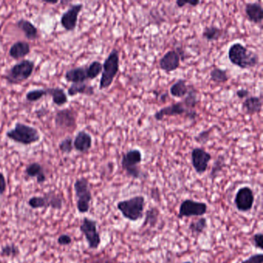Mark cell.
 Listing matches in <instances>:
<instances>
[{
    "label": "cell",
    "instance_id": "cell-15",
    "mask_svg": "<svg viewBox=\"0 0 263 263\" xmlns=\"http://www.w3.org/2000/svg\"><path fill=\"white\" fill-rule=\"evenodd\" d=\"M181 63V55L177 50H169L161 58L159 66L167 73L174 71L178 69Z\"/></svg>",
    "mask_w": 263,
    "mask_h": 263
},
{
    "label": "cell",
    "instance_id": "cell-16",
    "mask_svg": "<svg viewBox=\"0 0 263 263\" xmlns=\"http://www.w3.org/2000/svg\"><path fill=\"white\" fill-rule=\"evenodd\" d=\"M73 149L80 153L86 154L92 147L93 139L89 133L81 131L75 136L73 141Z\"/></svg>",
    "mask_w": 263,
    "mask_h": 263
},
{
    "label": "cell",
    "instance_id": "cell-46",
    "mask_svg": "<svg viewBox=\"0 0 263 263\" xmlns=\"http://www.w3.org/2000/svg\"><path fill=\"white\" fill-rule=\"evenodd\" d=\"M200 4L201 2L199 0H189V1L187 0V5L189 4V5H191L192 7H197Z\"/></svg>",
    "mask_w": 263,
    "mask_h": 263
},
{
    "label": "cell",
    "instance_id": "cell-43",
    "mask_svg": "<svg viewBox=\"0 0 263 263\" xmlns=\"http://www.w3.org/2000/svg\"><path fill=\"white\" fill-rule=\"evenodd\" d=\"M236 96H237L239 99H245L247 98V97H249V94H250V92H249V91H248V90L246 89H240L238 90V91H236Z\"/></svg>",
    "mask_w": 263,
    "mask_h": 263
},
{
    "label": "cell",
    "instance_id": "cell-24",
    "mask_svg": "<svg viewBox=\"0 0 263 263\" xmlns=\"http://www.w3.org/2000/svg\"><path fill=\"white\" fill-rule=\"evenodd\" d=\"M67 94L69 97H74L78 94L93 96L94 94V87L87 83L72 84L68 88Z\"/></svg>",
    "mask_w": 263,
    "mask_h": 263
},
{
    "label": "cell",
    "instance_id": "cell-14",
    "mask_svg": "<svg viewBox=\"0 0 263 263\" xmlns=\"http://www.w3.org/2000/svg\"><path fill=\"white\" fill-rule=\"evenodd\" d=\"M84 5L82 4H73L69 6L66 12L63 13L60 18V24L66 31L75 30L78 25V16L83 10Z\"/></svg>",
    "mask_w": 263,
    "mask_h": 263
},
{
    "label": "cell",
    "instance_id": "cell-10",
    "mask_svg": "<svg viewBox=\"0 0 263 263\" xmlns=\"http://www.w3.org/2000/svg\"><path fill=\"white\" fill-rule=\"evenodd\" d=\"M186 115L191 120H196L198 115L195 110H190L184 107L182 101L162 107L155 114V119L158 121H162L165 117H175L180 115Z\"/></svg>",
    "mask_w": 263,
    "mask_h": 263
},
{
    "label": "cell",
    "instance_id": "cell-45",
    "mask_svg": "<svg viewBox=\"0 0 263 263\" xmlns=\"http://www.w3.org/2000/svg\"><path fill=\"white\" fill-rule=\"evenodd\" d=\"M176 5L178 6V8H182L187 5V0H177Z\"/></svg>",
    "mask_w": 263,
    "mask_h": 263
},
{
    "label": "cell",
    "instance_id": "cell-34",
    "mask_svg": "<svg viewBox=\"0 0 263 263\" xmlns=\"http://www.w3.org/2000/svg\"><path fill=\"white\" fill-rule=\"evenodd\" d=\"M224 167H226V159H224V156L219 155V156L218 157V159L214 162L213 165H212V170H211V173H210V177H211L212 179H215L216 177L218 176V174L222 171Z\"/></svg>",
    "mask_w": 263,
    "mask_h": 263
},
{
    "label": "cell",
    "instance_id": "cell-9",
    "mask_svg": "<svg viewBox=\"0 0 263 263\" xmlns=\"http://www.w3.org/2000/svg\"><path fill=\"white\" fill-rule=\"evenodd\" d=\"M207 211L208 205L205 202L185 199L180 205L178 217L179 218L202 217L207 213Z\"/></svg>",
    "mask_w": 263,
    "mask_h": 263
},
{
    "label": "cell",
    "instance_id": "cell-41",
    "mask_svg": "<svg viewBox=\"0 0 263 263\" xmlns=\"http://www.w3.org/2000/svg\"><path fill=\"white\" fill-rule=\"evenodd\" d=\"M59 245L62 246H68L72 243L71 236L68 234H62L57 239Z\"/></svg>",
    "mask_w": 263,
    "mask_h": 263
},
{
    "label": "cell",
    "instance_id": "cell-25",
    "mask_svg": "<svg viewBox=\"0 0 263 263\" xmlns=\"http://www.w3.org/2000/svg\"><path fill=\"white\" fill-rule=\"evenodd\" d=\"M47 95L51 96L52 100L58 107H62L68 102L67 94L60 87H50L45 88Z\"/></svg>",
    "mask_w": 263,
    "mask_h": 263
},
{
    "label": "cell",
    "instance_id": "cell-35",
    "mask_svg": "<svg viewBox=\"0 0 263 263\" xmlns=\"http://www.w3.org/2000/svg\"><path fill=\"white\" fill-rule=\"evenodd\" d=\"M47 96V91L46 89H35L32 91H28L26 94V100L30 103L38 101V100L42 99L43 97Z\"/></svg>",
    "mask_w": 263,
    "mask_h": 263
},
{
    "label": "cell",
    "instance_id": "cell-18",
    "mask_svg": "<svg viewBox=\"0 0 263 263\" xmlns=\"http://www.w3.org/2000/svg\"><path fill=\"white\" fill-rule=\"evenodd\" d=\"M25 174L28 178H36V182L39 184H44L47 181V174L44 167L38 162L29 164L26 167Z\"/></svg>",
    "mask_w": 263,
    "mask_h": 263
},
{
    "label": "cell",
    "instance_id": "cell-26",
    "mask_svg": "<svg viewBox=\"0 0 263 263\" xmlns=\"http://www.w3.org/2000/svg\"><path fill=\"white\" fill-rule=\"evenodd\" d=\"M190 87L187 85V81L180 79L173 84L170 87V94L175 98H183L187 95Z\"/></svg>",
    "mask_w": 263,
    "mask_h": 263
},
{
    "label": "cell",
    "instance_id": "cell-27",
    "mask_svg": "<svg viewBox=\"0 0 263 263\" xmlns=\"http://www.w3.org/2000/svg\"><path fill=\"white\" fill-rule=\"evenodd\" d=\"M224 31L215 26H205L202 32V36L207 41H217L224 36Z\"/></svg>",
    "mask_w": 263,
    "mask_h": 263
},
{
    "label": "cell",
    "instance_id": "cell-23",
    "mask_svg": "<svg viewBox=\"0 0 263 263\" xmlns=\"http://www.w3.org/2000/svg\"><path fill=\"white\" fill-rule=\"evenodd\" d=\"M43 196L45 199L46 208H51L54 210H61L63 208L64 199L61 194L50 191Z\"/></svg>",
    "mask_w": 263,
    "mask_h": 263
},
{
    "label": "cell",
    "instance_id": "cell-49",
    "mask_svg": "<svg viewBox=\"0 0 263 263\" xmlns=\"http://www.w3.org/2000/svg\"><path fill=\"white\" fill-rule=\"evenodd\" d=\"M0 263H2V261H1V259H0Z\"/></svg>",
    "mask_w": 263,
    "mask_h": 263
},
{
    "label": "cell",
    "instance_id": "cell-19",
    "mask_svg": "<svg viewBox=\"0 0 263 263\" xmlns=\"http://www.w3.org/2000/svg\"><path fill=\"white\" fill-rule=\"evenodd\" d=\"M65 80L72 84H82L88 80L87 74V66H78L68 69L64 75Z\"/></svg>",
    "mask_w": 263,
    "mask_h": 263
},
{
    "label": "cell",
    "instance_id": "cell-32",
    "mask_svg": "<svg viewBox=\"0 0 263 263\" xmlns=\"http://www.w3.org/2000/svg\"><path fill=\"white\" fill-rule=\"evenodd\" d=\"M103 64L97 60L93 61L89 66H87V74L88 80H94L102 73Z\"/></svg>",
    "mask_w": 263,
    "mask_h": 263
},
{
    "label": "cell",
    "instance_id": "cell-8",
    "mask_svg": "<svg viewBox=\"0 0 263 263\" xmlns=\"http://www.w3.org/2000/svg\"><path fill=\"white\" fill-rule=\"evenodd\" d=\"M80 230L85 237L89 249H98L101 243V238L97 230V221L88 217H84L80 226Z\"/></svg>",
    "mask_w": 263,
    "mask_h": 263
},
{
    "label": "cell",
    "instance_id": "cell-4",
    "mask_svg": "<svg viewBox=\"0 0 263 263\" xmlns=\"http://www.w3.org/2000/svg\"><path fill=\"white\" fill-rule=\"evenodd\" d=\"M119 52L117 49H113L103 62L99 89H107L111 86L119 71Z\"/></svg>",
    "mask_w": 263,
    "mask_h": 263
},
{
    "label": "cell",
    "instance_id": "cell-11",
    "mask_svg": "<svg viewBox=\"0 0 263 263\" xmlns=\"http://www.w3.org/2000/svg\"><path fill=\"white\" fill-rule=\"evenodd\" d=\"M255 202V196L249 186L241 187L236 192L234 199L235 206L240 212H248L252 210Z\"/></svg>",
    "mask_w": 263,
    "mask_h": 263
},
{
    "label": "cell",
    "instance_id": "cell-1",
    "mask_svg": "<svg viewBox=\"0 0 263 263\" xmlns=\"http://www.w3.org/2000/svg\"><path fill=\"white\" fill-rule=\"evenodd\" d=\"M228 57L230 63L242 69L255 67L259 63V57L241 43H235L229 49Z\"/></svg>",
    "mask_w": 263,
    "mask_h": 263
},
{
    "label": "cell",
    "instance_id": "cell-13",
    "mask_svg": "<svg viewBox=\"0 0 263 263\" xmlns=\"http://www.w3.org/2000/svg\"><path fill=\"white\" fill-rule=\"evenodd\" d=\"M192 166L197 174L206 172L209 162L212 160V155L202 147H195L191 154Z\"/></svg>",
    "mask_w": 263,
    "mask_h": 263
},
{
    "label": "cell",
    "instance_id": "cell-36",
    "mask_svg": "<svg viewBox=\"0 0 263 263\" xmlns=\"http://www.w3.org/2000/svg\"><path fill=\"white\" fill-rule=\"evenodd\" d=\"M73 138L71 137H67L63 139V141L59 144V149L63 154L69 155L73 150Z\"/></svg>",
    "mask_w": 263,
    "mask_h": 263
},
{
    "label": "cell",
    "instance_id": "cell-40",
    "mask_svg": "<svg viewBox=\"0 0 263 263\" xmlns=\"http://www.w3.org/2000/svg\"><path fill=\"white\" fill-rule=\"evenodd\" d=\"M263 254L256 253L251 255L246 259L243 260L241 263H262Z\"/></svg>",
    "mask_w": 263,
    "mask_h": 263
},
{
    "label": "cell",
    "instance_id": "cell-3",
    "mask_svg": "<svg viewBox=\"0 0 263 263\" xmlns=\"http://www.w3.org/2000/svg\"><path fill=\"white\" fill-rule=\"evenodd\" d=\"M12 141L23 145H30L41 141V135L39 131L33 127L17 122L14 128L10 129L6 134Z\"/></svg>",
    "mask_w": 263,
    "mask_h": 263
},
{
    "label": "cell",
    "instance_id": "cell-38",
    "mask_svg": "<svg viewBox=\"0 0 263 263\" xmlns=\"http://www.w3.org/2000/svg\"><path fill=\"white\" fill-rule=\"evenodd\" d=\"M211 132H212V129L202 131V132L199 133V134L195 137V140H196L199 144H205L209 141L210 134H211Z\"/></svg>",
    "mask_w": 263,
    "mask_h": 263
},
{
    "label": "cell",
    "instance_id": "cell-31",
    "mask_svg": "<svg viewBox=\"0 0 263 263\" xmlns=\"http://www.w3.org/2000/svg\"><path fill=\"white\" fill-rule=\"evenodd\" d=\"M210 78L214 82L219 83V84H224L230 80V77L228 75L226 70L218 67L212 68L210 72Z\"/></svg>",
    "mask_w": 263,
    "mask_h": 263
},
{
    "label": "cell",
    "instance_id": "cell-17",
    "mask_svg": "<svg viewBox=\"0 0 263 263\" xmlns=\"http://www.w3.org/2000/svg\"><path fill=\"white\" fill-rule=\"evenodd\" d=\"M248 20L255 24H261L263 20V8L258 3H249L245 7Z\"/></svg>",
    "mask_w": 263,
    "mask_h": 263
},
{
    "label": "cell",
    "instance_id": "cell-44",
    "mask_svg": "<svg viewBox=\"0 0 263 263\" xmlns=\"http://www.w3.org/2000/svg\"><path fill=\"white\" fill-rule=\"evenodd\" d=\"M48 112L49 110L46 108L40 109V110H36V116H37L38 118H41V117L45 116Z\"/></svg>",
    "mask_w": 263,
    "mask_h": 263
},
{
    "label": "cell",
    "instance_id": "cell-29",
    "mask_svg": "<svg viewBox=\"0 0 263 263\" xmlns=\"http://www.w3.org/2000/svg\"><path fill=\"white\" fill-rule=\"evenodd\" d=\"M199 99L198 97V93L196 92L194 87H191L189 88V93L184 97L182 103H184V107L190 110H194L193 109L197 106L199 103Z\"/></svg>",
    "mask_w": 263,
    "mask_h": 263
},
{
    "label": "cell",
    "instance_id": "cell-37",
    "mask_svg": "<svg viewBox=\"0 0 263 263\" xmlns=\"http://www.w3.org/2000/svg\"><path fill=\"white\" fill-rule=\"evenodd\" d=\"M28 205L32 209L46 208L45 199H44V196H33L28 201Z\"/></svg>",
    "mask_w": 263,
    "mask_h": 263
},
{
    "label": "cell",
    "instance_id": "cell-48",
    "mask_svg": "<svg viewBox=\"0 0 263 263\" xmlns=\"http://www.w3.org/2000/svg\"><path fill=\"white\" fill-rule=\"evenodd\" d=\"M181 263H192V261H184V262H181Z\"/></svg>",
    "mask_w": 263,
    "mask_h": 263
},
{
    "label": "cell",
    "instance_id": "cell-20",
    "mask_svg": "<svg viewBox=\"0 0 263 263\" xmlns=\"http://www.w3.org/2000/svg\"><path fill=\"white\" fill-rule=\"evenodd\" d=\"M31 47L26 41H17L14 43L9 50V55L14 60L24 58L30 54Z\"/></svg>",
    "mask_w": 263,
    "mask_h": 263
},
{
    "label": "cell",
    "instance_id": "cell-22",
    "mask_svg": "<svg viewBox=\"0 0 263 263\" xmlns=\"http://www.w3.org/2000/svg\"><path fill=\"white\" fill-rule=\"evenodd\" d=\"M261 108H262V102L261 98L255 96H251L245 98L242 103V109L248 115L260 113Z\"/></svg>",
    "mask_w": 263,
    "mask_h": 263
},
{
    "label": "cell",
    "instance_id": "cell-30",
    "mask_svg": "<svg viewBox=\"0 0 263 263\" xmlns=\"http://www.w3.org/2000/svg\"><path fill=\"white\" fill-rule=\"evenodd\" d=\"M160 215L159 208L156 207H152L149 208L146 212L145 219L142 224V227L145 226H151V227H155L157 223L159 221V217Z\"/></svg>",
    "mask_w": 263,
    "mask_h": 263
},
{
    "label": "cell",
    "instance_id": "cell-2",
    "mask_svg": "<svg viewBox=\"0 0 263 263\" xmlns=\"http://www.w3.org/2000/svg\"><path fill=\"white\" fill-rule=\"evenodd\" d=\"M145 198L136 196L117 204V208L124 218L131 221H137L144 216Z\"/></svg>",
    "mask_w": 263,
    "mask_h": 263
},
{
    "label": "cell",
    "instance_id": "cell-47",
    "mask_svg": "<svg viewBox=\"0 0 263 263\" xmlns=\"http://www.w3.org/2000/svg\"><path fill=\"white\" fill-rule=\"evenodd\" d=\"M44 4H51V5H54V4H58V1H57V0H56V1H47V0H44Z\"/></svg>",
    "mask_w": 263,
    "mask_h": 263
},
{
    "label": "cell",
    "instance_id": "cell-12",
    "mask_svg": "<svg viewBox=\"0 0 263 263\" xmlns=\"http://www.w3.org/2000/svg\"><path fill=\"white\" fill-rule=\"evenodd\" d=\"M54 122H55L56 127L58 129L73 132L78 127L76 112L70 108L58 110L56 113Z\"/></svg>",
    "mask_w": 263,
    "mask_h": 263
},
{
    "label": "cell",
    "instance_id": "cell-39",
    "mask_svg": "<svg viewBox=\"0 0 263 263\" xmlns=\"http://www.w3.org/2000/svg\"><path fill=\"white\" fill-rule=\"evenodd\" d=\"M252 242H253L254 246L256 249L262 250L263 249V235L261 233H255L252 236Z\"/></svg>",
    "mask_w": 263,
    "mask_h": 263
},
{
    "label": "cell",
    "instance_id": "cell-21",
    "mask_svg": "<svg viewBox=\"0 0 263 263\" xmlns=\"http://www.w3.org/2000/svg\"><path fill=\"white\" fill-rule=\"evenodd\" d=\"M16 26L23 32L25 37L29 41H36L39 37L37 28L29 20L20 19L16 22Z\"/></svg>",
    "mask_w": 263,
    "mask_h": 263
},
{
    "label": "cell",
    "instance_id": "cell-6",
    "mask_svg": "<svg viewBox=\"0 0 263 263\" xmlns=\"http://www.w3.org/2000/svg\"><path fill=\"white\" fill-rule=\"evenodd\" d=\"M75 197L77 199V208L81 214L89 212L92 201V192L89 181L86 178H78L73 184Z\"/></svg>",
    "mask_w": 263,
    "mask_h": 263
},
{
    "label": "cell",
    "instance_id": "cell-28",
    "mask_svg": "<svg viewBox=\"0 0 263 263\" xmlns=\"http://www.w3.org/2000/svg\"><path fill=\"white\" fill-rule=\"evenodd\" d=\"M208 227V221L204 217L198 218V219L192 221L189 224V230L194 236H199L203 233Z\"/></svg>",
    "mask_w": 263,
    "mask_h": 263
},
{
    "label": "cell",
    "instance_id": "cell-5",
    "mask_svg": "<svg viewBox=\"0 0 263 263\" xmlns=\"http://www.w3.org/2000/svg\"><path fill=\"white\" fill-rule=\"evenodd\" d=\"M34 69L35 63L32 60H21L7 70L4 78L10 85L20 84L27 81L32 76Z\"/></svg>",
    "mask_w": 263,
    "mask_h": 263
},
{
    "label": "cell",
    "instance_id": "cell-42",
    "mask_svg": "<svg viewBox=\"0 0 263 263\" xmlns=\"http://www.w3.org/2000/svg\"><path fill=\"white\" fill-rule=\"evenodd\" d=\"M7 187V180H6L4 174L0 171V196H3L5 193Z\"/></svg>",
    "mask_w": 263,
    "mask_h": 263
},
{
    "label": "cell",
    "instance_id": "cell-7",
    "mask_svg": "<svg viewBox=\"0 0 263 263\" xmlns=\"http://www.w3.org/2000/svg\"><path fill=\"white\" fill-rule=\"evenodd\" d=\"M143 156L138 149H131L124 154L121 159V168L127 175L133 179H139L142 176V171L139 165L142 162Z\"/></svg>",
    "mask_w": 263,
    "mask_h": 263
},
{
    "label": "cell",
    "instance_id": "cell-33",
    "mask_svg": "<svg viewBox=\"0 0 263 263\" xmlns=\"http://www.w3.org/2000/svg\"><path fill=\"white\" fill-rule=\"evenodd\" d=\"M20 254V249L15 244H7L2 247L0 251V255L3 257H8V258H16Z\"/></svg>",
    "mask_w": 263,
    "mask_h": 263
}]
</instances>
